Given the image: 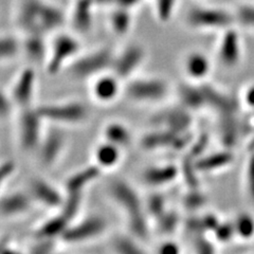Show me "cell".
Listing matches in <instances>:
<instances>
[{"label":"cell","mask_w":254,"mask_h":254,"mask_svg":"<svg viewBox=\"0 0 254 254\" xmlns=\"http://www.w3.org/2000/svg\"><path fill=\"white\" fill-rule=\"evenodd\" d=\"M145 210L148 217H153L157 220L159 217L168 211L164 197L160 194H152L145 201Z\"/></svg>","instance_id":"cell-26"},{"label":"cell","mask_w":254,"mask_h":254,"mask_svg":"<svg viewBox=\"0 0 254 254\" xmlns=\"http://www.w3.org/2000/svg\"><path fill=\"white\" fill-rule=\"evenodd\" d=\"M156 254H182V249L177 242L166 240L158 245Z\"/></svg>","instance_id":"cell-30"},{"label":"cell","mask_w":254,"mask_h":254,"mask_svg":"<svg viewBox=\"0 0 254 254\" xmlns=\"http://www.w3.org/2000/svg\"><path fill=\"white\" fill-rule=\"evenodd\" d=\"M115 58V52L105 48L85 53L71 63L70 72L76 79H88L103 72L111 70Z\"/></svg>","instance_id":"cell-6"},{"label":"cell","mask_w":254,"mask_h":254,"mask_svg":"<svg viewBox=\"0 0 254 254\" xmlns=\"http://www.w3.org/2000/svg\"><path fill=\"white\" fill-rule=\"evenodd\" d=\"M29 192L14 190L0 197V216L3 218L19 217L27 214L33 205Z\"/></svg>","instance_id":"cell-14"},{"label":"cell","mask_w":254,"mask_h":254,"mask_svg":"<svg viewBox=\"0 0 254 254\" xmlns=\"http://www.w3.org/2000/svg\"><path fill=\"white\" fill-rule=\"evenodd\" d=\"M187 73L190 77L199 79L204 77L209 72V62L201 54H190L186 61L185 65Z\"/></svg>","instance_id":"cell-24"},{"label":"cell","mask_w":254,"mask_h":254,"mask_svg":"<svg viewBox=\"0 0 254 254\" xmlns=\"http://www.w3.org/2000/svg\"><path fill=\"white\" fill-rule=\"evenodd\" d=\"M28 192L34 202L55 211L60 210L65 198V192L44 178L32 179Z\"/></svg>","instance_id":"cell-12"},{"label":"cell","mask_w":254,"mask_h":254,"mask_svg":"<svg viewBox=\"0 0 254 254\" xmlns=\"http://www.w3.org/2000/svg\"><path fill=\"white\" fill-rule=\"evenodd\" d=\"M244 103L248 108L254 110V85L250 86L244 93Z\"/></svg>","instance_id":"cell-31"},{"label":"cell","mask_w":254,"mask_h":254,"mask_svg":"<svg viewBox=\"0 0 254 254\" xmlns=\"http://www.w3.org/2000/svg\"><path fill=\"white\" fill-rule=\"evenodd\" d=\"M169 88L162 78L155 76H137L126 81L124 93L127 98L140 104H152L162 101Z\"/></svg>","instance_id":"cell-4"},{"label":"cell","mask_w":254,"mask_h":254,"mask_svg":"<svg viewBox=\"0 0 254 254\" xmlns=\"http://www.w3.org/2000/svg\"><path fill=\"white\" fill-rule=\"evenodd\" d=\"M153 122L158 126L163 127V128L173 130L175 132L185 133L187 131L190 120L184 111L171 110L156 115L153 119Z\"/></svg>","instance_id":"cell-20"},{"label":"cell","mask_w":254,"mask_h":254,"mask_svg":"<svg viewBox=\"0 0 254 254\" xmlns=\"http://www.w3.org/2000/svg\"><path fill=\"white\" fill-rule=\"evenodd\" d=\"M81 45L71 34L59 33L48 44L46 68L50 74H57L66 66H70L78 55Z\"/></svg>","instance_id":"cell-3"},{"label":"cell","mask_w":254,"mask_h":254,"mask_svg":"<svg viewBox=\"0 0 254 254\" xmlns=\"http://www.w3.org/2000/svg\"><path fill=\"white\" fill-rule=\"evenodd\" d=\"M57 242V240H48V238H34V243L30 247L29 254H55Z\"/></svg>","instance_id":"cell-27"},{"label":"cell","mask_w":254,"mask_h":254,"mask_svg":"<svg viewBox=\"0 0 254 254\" xmlns=\"http://www.w3.org/2000/svg\"><path fill=\"white\" fill-rule=\"evenodd\" d=\"M141 242L129 232L119 233L111 240V249L115 254H148Z\"/></svg>","instance_id":"cell-21"},{"label":"cell","mask_w":254,"mask_h":254,"mask_svg":"<svg viewBox=\"0 0 254 254\" xmlns=\"http://www.w3.org/2000/svg\"><path fill=\"white\" fill-rule=\"evenodd\" d=\"M184 133L159 127L158 129L150 130L143 134L140 139V146L144 150H159L164 148H180L186 144Z\"/></svg>","instance_id":"cell-13"},{"label":"cell","mask_w":254,"mask_h":254,"mask_svg":"<svg viewBox=\"0 0 254 254\" xmlns=\"http://www.w3.org/2000/svg\"><path fill=\"white\" fill-rule=\"evenodd\" d=\"M0 254H25L23 252H21L20 250H18L17 248H15L14 246H12L10 244V242L7 241L4 246L1 249V252H0Z\"/></svg>","instance_id":"cell-32"},{"label":"cell","mask_w":254,"mask_h":254,"mask_svg":"<svg viewBox=\"0 0 254 254\" xmlns=\"http://www.w3.org/2000/svg\"><path fill=\"white\" fill-rule=\"evenodd\" d=\"M16 171V163L14 160H4L0 162V190L13 176Z\"/></svg>","instance_id":"cell-29"},{"label":"cell","mask_w":254,"mask_h":254,"mask_svg":"<svg viewBox=\"0 0 254 254\" xmlns=\"http://www.w3.org/2000/svg\"><path fill=\"white\" fill-rule=\"evenodd\" d=\"M145 61L144 48L138 44L125 46L122 50L115 53L111 71L124 82L137 74Z\"/></svg>","instance_id":"cell-8"},{"label":"cell","mask_w":254,"mask_h":254,"mask_svg":"<svg viewBox=\"0 0 254 254\" xmlns=\"http://www.w3.org/2000/svg\"><path fill=\"white\" fill-rule=\"evenodd\" d=\"M123 82V79L111 70L94 76L90 79V94L92 99L100 104H111L124 92Z\"/></svg>","instance_id":"cell-9"},{"label":"cell","mask_w":254,"mask_h":254,"mask_svg":"<svg viewBox=\"0 0 254 254\" xmlns=\"http://www.w3.org/2000/svg\"><path fill=\"white\" fill-rule=\"evenodd\" d=\"M179 171L174 164H159L148 166L142 173V180L152 188L170 185L178 177Z\"/></svg>","instance_id":"cell-17"},{"label":"cell","mask_w":254,"mask_h":254,"mask_svg":"<svg viewBox=\"0 0 254 254\" xmlns=\"http://www.w3.org/2000/svg\"><path fill=\"white\" fill-rule=\"evenodd\" d=\"M108 228L107 220L98 214L72 221L61 241L67 245H83L101 237Z\"/></svg>","instance_id":"cell-7"},{"label":"cell","mask_w":254,"mask_h":254,"mask_svg":"<svg viewBox=\"0 0 254 254\" xmlns=\"http://www.w3.org/2000/svg\"><path fill=\"white\" fill-rule=\"evenodd\" d=\"M108 192L111 199L122 211L128 232L142 242L147 240L149 217L145 210V202L137 189L125 179H117L109 184Z\"/></svg>","instance_id":"cell-1"},{"label":"cell","mask_w":254,"mask_h":254,"mask_svg":"<svg viewBox=\"0 0 254 254\" xmlns=\"http://www.w3.org/2000/svg\"><path fill=\"white\" fill-rule=\"evenodd\" d=\"M71 220L63 215L62 213H57L44 220L34 231V238H48V240L61 241L64 233L71 224Z\"/></svg>","instance_id":"cell-18"},{"label":"cell","mask_w":254,"mask_h":254,"mask_svg":"<svg viewBox=\"0 0 254 254\" xmlns=\"http://www.w3.org/2000/svg\"><path fill=\"white\" fill-rule=\"evenodd\" d=\"M66 147L65 132L60 127L45 131L43 139L37 148V156L41 164L50 168L59 162Z\"/></svg>","instance_id":"cell-11"},{"label":"cell","mask_w":254,"mask_h":254,"mask_svg":"<svg viewBox=\"0 0 254 254\" xmlns=\"http://www.w3.org/2000/svg\"><path fill=\"white\" fill-rule=\"evenodd\" d=\"M22 52V41L17 35L0 34V62H9Z\"/></svg>","instance_id":"cell-22"},{"label":"cell","mask_w":254,"mask_h":254,"mask_svg":"<svg viewBox=\"0 0 254 254\" xmlns=\"http://www.w3.org/2000/svg\"><path fill=\"white\" fill-rule=\"evenodd\" d=\"M36 85L37 77L33 68L23 69L16 76L9 92L18 110L34 106Z\"/></svg>","instance_id":"cell-10"},{"label":"cell","mask_w":254,"mask_h":254,"mask_svg":"<svg viewBox=\"0 0 254 254\" xmlns=\"http://www.w3.org/2000/svg\"><path fill=\"white\" fill-rule=\"evenodd\" d=\"M232 225L236 238L245 242L254 238V216L250 213H240L233 219Z\"/></svg>","instance_id":"cell-23"},{"label":"cell","mask_w":254,"mask_h":254,"mask_svg":"<svg viewBox=\"0 0 254 254\" xmlns=\"http://www.w3.org/2000/svg\"><path fill=\"white\" fill-rule=\"evenodd\" d=\"M85 194H76V193H65V198L60 210L64 216L67 217L69 220L74 221L81 211Z\"/></svg>","instance_id":"cell-25"},{"label":"cell","mask_w":254,"mask_h":254,"mask_svg":"<svg viewBox=\"0 0 254 254\" xmlns=\"http://www.w3.org/2000/svg\"><path fill=\"white\" fill-rule=\"evenodd\" d=\"M102 174L103 171L94 163L78 170L66 179L64 185V192L85 194L86 190L93 185V182L97 181Z\"/></svg>","instance_id":"cell-15"},{"label":"cell","mask_w":254,"mask_h":254,"mask_svg":"<svg viewBox=\"0 0 254 254\" xmlns=\"http://www.w3.org/2000/svg\"><path fill=\"white\" fill-rule=\"evenodd\" d=\"M45 121L37 106L20 109L17 121V140L23 152H36L44 136Z\"/></svg>","instance_id":"cell-5"},{"label":"cell","mask_w":254,"mask_h":254,"mask_svg":"<svg viewBox=\"0 0 254 254\" xmlns=\"http://www.w3.org/2000/svg\"><path fill=\"white\" fill-rule=\"evenodd\" d=\"M37 109L45 122L60 127L81 125L89 118L88 107L79 101L46 103Z\"/></svg>","instance_id":"cell-2"},{"label":"cell","mask_w":254,"mask_h":254,"mask_svg":"<svg viewBox=\"0 0 254 254\" xmlns=\"http://www.w3.org/2000/svg\"><path fill=\"white\" fill-rule=\"evenodd\" d=\"M123 150L113 143L103 140L93 149L94 164L104 171H110L121 163Z\"/></svg>","instance_id":"cell-16"},{"label":"cell","mask_w":254,"mask_h":254,"mask_svg":"<svg viewBox=\"0 0 254 254\" xmlns=\"http://www.w3.org/2000/svg\"><path fill=\"white\" fill-rule=\"evenodd\" d=\"M16 108L9 91L0 89V121L7 120Z\"/></svg>","instance_id":"cell-28"},{"label":"cell","mask_w":254,"mask_h":254,"mask_svg":"<svg viewBox=\"0 0 254 254\" xmlns=\"http://www.w3.org/2000/svg\"><path fill=\"white\" fill-rule=\"evenodd\" d=\"M103 140L108 141L122 149L128 148L132 144V133L129 127L120 121L106 123L102 130Z\"/></svg>","instance_id":"cell-19"},{"label":"cell","mask_w":254,"mask_h":254,"mask_svg":"<svg viewBox=\"0 0 254 254\" xmlns=\"http://www.w3.org/2000/svg\"><path fill=\"white\" fill-rule=\"evenodd\" d=\"M55 254H64V253H58V252H57V253H55Z\"/></svg>","instance_id":"cell-33"}]
</instances>
